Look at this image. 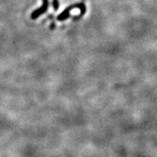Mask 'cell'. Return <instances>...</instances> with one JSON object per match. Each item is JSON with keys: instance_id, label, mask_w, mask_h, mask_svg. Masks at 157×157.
<instances>
[{"instance_id": "cell-1", "label": "cell", "mask_w": 157, "mask_h": 157, "mask_svg": "<svg viewBox=\"0 0 157 157\" xmlns=\"http://www.w3.org/2000/svg\"><path fill=\"white\" fill-rule=\"evenodd\" d=\"M74 8H77V9L78 8V9H80V10H81V14H80L79 15V18L80 17H82V16L83 15V14H85V13H86V5H85V3H83V2H80V3H76L74 4V5H72V6H68L66 10H64L63 12H62V13L57 17V19H58V21H64V20H66L67 18H70V12L73 9H74Z\"/></svg>"}, {"instance_id": "cell-2", "label": "cell", "mask_w": 157, "mask_h": 157, "mask_svg": "<svg viewBox=\"0 0 157 157\" xmlns=\"http://www.w3.org/2000/svg\"><path fill=\"white\" fill-rule=\"evenodd\" d=\"M42 1H43L42 6L40 8H38V9H37V10H34V11L31 14V16H30V17H31L32 19H36V18H38L39 16L43 14L44 13H46V10H48L49 1H48V0H42Z\"/></svg>"}, {"instance_id": "cell-3", "label": "cell", "mask_w": 157, "mask_h": 157, "mask_svg": "<svg viewBox=\"0 0 157 157\" xmlns=\"http://www.w3.org/2000/svg\"><path fill=\"white\" fill-rule=\"evenodd\" d=\"M52 4H53V7H54V10H58V8H59V1L58 0H53Z\"/></svg>"}, {"instance_id": "cell-4", "label": "cell", "mask_w": 157, "mask_h": 157, "mask_svg": "<svg viewBox=\"0 0 157 157\" xmlns=\"http://www.w3.org/2000/svg\"><path fill=\"white\" fill-rule=\"evenodd\" d=\"M54 27H55V24L53 22V23H51V26H50V29H54Z\"/></svg>"}]
</instances>
